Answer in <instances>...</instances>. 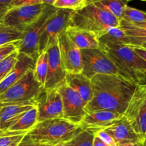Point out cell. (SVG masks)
Listing matches in <instances>:
<instances>
[{
  "mask_svg": "<svg viewBox=\"0 0 146 146\" xmlns=\"http://www.w3.org/2000/svg\"><path fill=\"white\" fill-rule=\"evenodd\" d=\"M140 46L143 47V48H146V43H143V44H141V45H140Z\"/></svg>",
  "mask_w": 146,
  "mask_h": 146,
  "instance_id": "44",
  "label": "cell"
},
{
  "mask_svg": "<svg viewBox=\"0 0 146 146\" xmlns=\"http://www.w3.org/2000/svg\"><path fill=\"white\" fill-rule=\"evenodd\" d=\"M92 3L97 7L107 10L121 21L125 8L127 6L128 1L127 0H99Z\"/></svg>",
  "mask_w": 146,
  "mask_h": 146,
  "instance_id": "22",
  "label": "cell"
},
{
  "mask_svg": "<svg viewBox=\"0 0 146 146\" xmlns=\"http://www.w3.org/2000/svg\"><path fill=\"white\" fill-rule=\"evenodd\" d=\"M57 9L53 6L47 5L40 18L22 31V36L18 46L19 52L24 53L31 56L35 61L37 60L40 54L39 41L43 26L47 19Z\"/></svg>",
  "mask_w": 146,
  "mask_h": 146,
  "instance_id": "9",
  "label": "cell"
},
{
  "mask_svg": "<svg viewBox=\"0 0 146 146\" xmlns=\"http://www.w3.org/2000/svg\"><path fill=\"white\" fill-rule=\"evenodd\" d=\"M35 106L34 103L7 105L0 107V131H7L27 111Z\"/></svg>",
  "mask_w": 146,
  "mask_h": 146,
  "instance_id": "18",
  "label": "cell"
},
{
  "mask_svg": "<svg viewBox=\"0 0 146 146\" xmlns=\"http://www.w3.org/2000/svg\"><path fill=\"white\" fill-rule=\"evenodd\" d=\"M14 0H0V22L7 14V11L11 8V4Z\"/></svg>",
  "mask_w": 146,
  "mask_h": 146,
  "instance_id": "33",
  "label": "cell"
},
{
  "mask_svg": "<svg viewBox=\"0 0 146 146\" xmlns=\"http://www.w3.org/2000/svg\"><path fill=\"white\" fill-rule=\"evenodd\" d=\"M100 49L135 84L142 82L146 75V61L129 46L121 43L99 40Z\"/></svg>",
  "mask_w": 146,
  "mask_h": 146,
  "instance_id": "3",
  "label": "cell"
},
{
  "mask_svg": "<svg viewBox=\"0 0 146 146\" xmlns=\"http://www.w3.org/2000/svg\"><path fill=\"white\" fill-rule=\"evenodd\" d=\"M94 138V133L83 129L72 139L64 143V145L65 146H93Z\"/></svg>",
  "mask_w": 146,
  "mask_h": 146,
  "instance_id": "27",
  "label": "cell"
},
{
  "mask_svg": "<svg viewBox=\"0 0 146 146\" xmlns=\"http://www.w3.org/2000/svg\"><path fill=\"white\" fill-rule=\"evenodd\" d=\"M27 132L0 131V146H17Z\"/></svg>",
  "mask_w": 146,
  "mask_h": 146,
  "instance_id": "25",
  "label": "cell"
},
{
  "mask_svg": "<svg viewBox=\"0 0 146 146\" xmlns=\"http://www.w3.org/2000/svg\"><path fill=\"white\" fill-rule=\"evenodd\" d=\"M47 6L40 4L12 7L7 11L1 22L22 32L40 18Z\"/></svg>",
  "mask_w": 146,
  "mask_h": 146,
  "instance_id": "10",
  "label": "cell"
},
{
  "mask_svg": "<svg viewBox=\"0 0 146 146\" xmlns=\"http://www.w3.org/2000/svg\"><path fill=\"white\" fill-rule=\"evenodd\" d=\"M22 32L0 22V46L20 40Z\"/></svg>",
  "mask_w": 146,
  "mask_h": 146,
  "instance_id": "24",
  "label": "cell"
},
{
  "mask_svg": "<svg viewBox=\"0 0 146 146\" xmlns=\"http://www.w3.org/2000/svg\"><path fill=\"white\" fill-rule=\"evenodd\" d=\"M18 50L10 55L0 62V83L7 77L10 71L14 68L18 58Z\"/></svg>",
  "mask_w": 146,
  "mask_h": 146,
  "instance_id": "29",
  "label": "cell"
},
{
  "mask_svg": "<svg viewBox=\"0 0 146 146\" xmlns=\"http://www.w3.org/2000/svg\"><path fill=\"white\" fill-rule=\"evenodd\" d=\"M44 88L34 78V70H29L0 96V107L26 102L35 104V100Z\"/></svg>",
  "mask_w": 146,
  "mask_h": 146,
  "instance_id": "5",
  "label": "cell"
},
{
  "mask_svg": "<svg viewBox=\"0 0 146 146\" xmlns=\"http://www.w3.org/2000/svg\"><path fill=\"white\" fill-rule=\"evenodd\" d=\"M123 115L130 123L143 145L146 141V85L137 84Z\"/></svg>",
  "mask_w": 146,
  "mask_h": 146,
  "instance_id": "7",
  "label": "cell"
},
{
  "mask_svg": "<svg viewBox=\"0 0 146 146\" xmlns=\"http://www.w3.org/2000/svg\"><path fill=\"white\" fill-rule=\"evenodd\" d=\"M38 123L37 110L35 106L25 113L9 129L8 131H19L27 132L31 131Z\"/></svg>",
  "mask_w": 146,
  "mask_h": 146,
  "instance_id": "21",
  "label": "cell"
},
{
  "mask_svg": "<svg viewBox=\"0 0 146 146\" xmlns=\"http://www.w3.org/2000/svg\"><path fill=\"white\" fill-rule=\"evenodd\" d=\"M46 51L48 56V68L44 88L55 89L65 81L67 75L60 57L58 39Z\"/></svg>",
  "mask_w": 146,
  "mask_h": 146,
  "instance_id": "14",
  "label": "cell"
},
{
  "mask_svg": "<svg viewBox=\"0 0 146 146\" xmlns=\"http://www.w3.org/2000/svg\"><path fill=\"white\" fill-rule=\"evenodd\" d=\"M139 56L141 58H143L144 61H146V48L140 46H133V45H127Z\"/></svg>",
  "mask_w": 146,
  "mask_h": 146,
  "instance_id": "35",
  "label": "cell"
},
{
  "mask_svg": "<svg viewBox=\"0 0 146 146\" xmlns=\"http://www.w3.org/2000/svg\"><path fill=\"white\" fill-rule=\"evenodd\" d=\"M81 55L82 60V74L90 79L97 74H105L115 76L134 83L119 69L107 54L100 48L82 49L81 50Z\"/></svg>",
  "mask_w": 146,
  "mask_h": 146,
  "instance_id": "6",
  "label": "cell"
},
{
  "mask_svg": "<svg viewBox=\"0 0 146 146\" xmlns=\"http://www.w3.org/2000/svg\"><path fill=\"white\" fill-rule=\"evenodd\" d=\"M56 0H42V3L47 5H51L53 6L54 3L55 2Z\"/></svg>",
  "mask_w": 146,
  "mask_h": 146,
  "instance_id": "39",
  "label": "cell"
},
{
  "mask_svg": "<svg viewBox=\"0 0 146 146\" xmlns=\"http://www.w3.org/2000/svg\"><path fill=\"white\" fill-rule=\"evenodd\" d=\"M36 61L29 56L19 52L18 58L14 68L5 78L0 83V96L9 87L24 76L29 70H34Z\"/></svg>",
  "mask_w": 146,
  "mask_h": 146,
  "instance_id": "16",
  "label": "cell"
},
{
  "mask_svg": "<svg viewBox=\"0 0 146 146\" xmlns=\"http://www.w3.org/2000/svg\"><path fill=\"white\" fill-rule=\"evenodd\" d=\"M38 123L49 119L63 118V104L57 88H44L35 100Z\"/></svg>",
  "mask_w": 146,
  "mask_h": 146,
  "instance_id": "11",
  "label": "cell"
},
{
  "mask_svg": "<svg viewBox=\"0 0 146 146\" xmlns=\"http://www.w3.org/2000/svg\"><path fill=\"white\" fill-rule=\"evenodd\" d=\"M65 33L80 50L100 48L98 37L94 33L71 26L66 29Z\"/></svg>",
  "mask_w": 146,
  "mask_h": 146,
  "instance_id": "20",
  "label": "cell"
},
{
  "mask_svg": "<svg viewBox=\"0 0 146 146\" xmlns=\"http://www.w3.org/2000/svg\"><path fill=\"white\" fill-rule=\"evenodd\" d=\"M120 25V20L111 13L90 2L83 8L73 11L70 26L94 33L99 38L110 27Z\"/></svg>",
  "mask_w": 146,
  "mask_h": 146,
  "instance_id": "4",
  "label": "cell"
},
{
  "mask_svg": "<svg viewBox=\"0 0 146 146\" xmlns=\"http://www.w3.org/2000/svg\"><path fill=\"white\" fill-rule=\"evenodd\" d=\"M141 1H146V0H141Z\"/></svg>",
  "mask_w": 146,
  "mask_h": 146,
  "instance_id": "46",
  "label": "cell"
},
{
  "mask_svg": "<svg viewBox=\"0 0 146 146\" xmlns=\"http://www.w3.org/2000/svg\"><path fill=\"white\" fill-rule=\"evenodd\" d=\"M94 135H95V136H97L98 138H100L103 142L107 144V145H108L109 146H117L113 137H112L108 133L103 131V130L95 132L94 133Z\"/></svg>",
  "mask_w": 146,
  "mask_h": 146,
  "instance_id": "32",
  "label": "cell"
},
{
  "mask_svg": "<svg viewBox=\"0 0 146 146\" xmlns=\"http://www.w3.org/2000/svg\"><path fill=\"white\" fill-rule=\"evenodd\" d=\"M48 68V56L47 51L40 53L35 62L34 76L35 79L44 86Z\"/></svg>",
  "mask_w": 146,
  "mask_h": 146,
  "instance_id": "23",
  "label": "cell"
},
{
  "mask_svg": "<svg viewBox=\"0 0 146 146\" xmlns=\"http://www.w3.org/2000/svg\"><path fill=\"white\" fill-rule=\"evenodd\" d=\"M139 84H145V85H146V75H145V76L144 77V78L143 79L142 82Z\"/></svg>",
  "mask_w": 146,
  "mask_h": 146,
  "instance_id": "41",
  "label": "cell"
},
{
  "mask_svg": "<svg viewBox=\"0 0 146 146\" xmlns=\"http://www.w3.org/2000/svg\"><path fill=\"white\" fill-rule=\"evenodd\" d=\"M93 146H109L108 145L103 142L100 138L94 135V141H93Z\"/></svg>",
  "mask_w": 146,
  "mask_h": 146,
  "instance_id": "37",
  "label": "cell"
},
{
  "mask_svg": "<svg viewBox=\"0 0 146 146\" xmlns=\"http://www.w3.org/2000/svg\"><path fill=\"white\" fill-rule=\"evenodd\" d=\"M57 89L62 100L63 118L80 125L86 114L85 105L82 100L74 90L68 86L65 81Z\"/></svg>",
  "mask_w": 146,
  "mask_h": 146,
  "instance_id": "12",
  "label": "cell"
},
{
  "mask_svg": "<svg viewBox=\"0 0 146 146\" xmlns=\"http://www.w3.org/2000/svg\"><path fill=\"white\" fill-rule=\"evenodd\" d=\"M17 146H41V145L32 141L30 138H29L28 137L25 135L24 138L21 140V142L18 144Z\"/></svg>",
  "mask_w": 146,
  "mask_h": 146,
  "instance_id": "36",
  "label": "cell"
},
{
  "mask_svg": "<svg viewBox=\"0 0 146 146\" xmlns=\"http://www.w3.org/2000/svg\"><path fill=\"white\" fill-rule=\"evenodd\" d=\"M119 146H143L141 143H125Z\"/></svg>",
  "mask_w": 146,
  "mask_h": 146,
  "instance_id": "40",
  "label": "cell"
},
{
  "mask_svg": "<svg viewBox=\"0 0 146 146\" xmlns=\"http://www.w3.org/2000/svg\"><path fill=\"white\" fill-rule=\"evenodd\" d=\"M103 131L113 137L117 146L125 143H141L139 137L124 116Z\"/></svg>",
  "mask_w": 146,
  "mask_h": 146,
  "instance_id": "17",
  "label": "cell"
},
{
  "mask_svg": "<svg viewBox=\"0 0 146 146\" xmlns=\"http://www.w3.org/2000/svg\"><path fill=\"white\" fill-rule=\"evenodd\" d=\"M98 40L127 44V36L120 27H110Z\"/></svg>",
  "mask_w": 146,
  "mask_h": 146,
  "instance_id": "26",
  "label": "cell"
},
{
  "mask_svg": "<svg viewBox=\"0 0 146 146\" xmlns=\"http://www.w3.org/2000/svg\"><path fill=\"white\" fill-rule=\"evenodd\" d=\"M133 25H135V27H139V28H140V29H143L146 30V21H145V22L139 23V24H133Z\"/></svg>",
  "mask_w": 146,
  "mask_h": 146,
  "instance_id": "38",
  "label": "cell"
},
{
  "mask_svg": "<svg viewBox=\"0 0 146 146\" xmlns=\"http://www.w3.org/2000/svg\"><path fill=\"white\" fill-rule=\"evenodd\" d=\"M60 57L67 74H79L82 71L81 50L69 38L65 31L58 36Z\"/></svg>",
  "mask_w": 146,
  "mask_h": 146,
  "instance_id": "13",
  "label": "cell"
},
{
  "mask_svg": "<svg viewBox=\"0 0 146 146\" xmlns=\"http://www.w3.org/2000/svg\"><path fill=\"white\" fill-rule=\"evenodd\" d=\"M40 4H43L42 0H14L11 4V8L20 6L34 5Z\"/></svg>",
  "mask_w": 146,
  "mask_h": 146,
  "instance_id": "34",
  "label": "cell"
},
{
  "mask_svg": "<svg viewBox=\"0 0 146 146\" xmlns=\"http://www.w3.org/2000/svg\"><path fill=\"white\" fill-rule=\"evenodd\" d=\"M122 20L133 24L145 22L146 21V12L127 6L125 8Z\"/></svg>",
  "mask_w": 146,
  "mask_h": 146,
  "instance_id": "28",
  "label": "cell"
},
{
  "mask_svg": "<svg viewBox=\"0 0 146 146\" xmlns=\"http://www.w3.org/2000/svg\"><path fill=\"white\" fill-rule=\"evenodd\" d=\"M123 116L117 113L105 110L92 111L86 113L80 125L82 129L88 130L94 133L97 131L110 127L121 119Z\"/></svg>",
  "mask_w": 146,
  "mask_h": 146,
  "instance_id": "15",
  "label": "cell"
},
{
  "mask_svg": "<svg viewBox=\"0 0 146 146\" xmlns=\"http://www.w3.org/2000/svg\"><path fill=\"white\" fill-rule=\"evenodd\" d=\"M41 146H65L64 144H59V145H41Z\"/></svg>",
  "mask_w": 146,
  "mask_h": 146,
  "instance_id": "42",
  "label": "cell"
},
{
  "mask_svg": "<svg viewBox=\"0 0 146 146\" xmlns=\"http://www.w3.org/2000/svg\"><path fill=\"white\" fill-rule=\"evenodd\" d=\"M65 82L68 86L78 94L86 106L93 96L91 79L87 78L82 73L67 74Z\"/></svg>",
  "mask_w": 146,
  "mask_h": 146,
  "instance_id": "19",
  "label": "cell"
},
{
  "mask_svg": "<svg viewBox=\"0 0 146 146\" xmlns=\"http://www.w3.org/2000/svg\"><path fill=\"white\" fill-rule=\"evenodd\" d=\"M82 130L79 124L58 118L38 123L26 135L40 145H56L66 143Z\"/></svg>",
  "mask_w": 146,
  "mask_h": 146,
  "instance_id": "2",
  "label": "cell"
},
{
  "mask_svg": "<svg viewBox=\"0 0 146 146\" xmlns=\"http://www.w3.org/2000/svg\"><path fill=\"white\" fill-rule=\"evenodd\" d=\"M19 43L20 40H18V41H14V42L0 46V62L5 58H7L9 55L12 54L14 51H17Z\"/></svg>",
  "mask_w": 146,
  "mask_h": 146,
  "instance_id": "31",
  "label": "cell"
},
{
  "mask_svg": "<svg viewBox=\"0 0 146 146\" xmlns=\"http://www.w3.org/2000/svg\"><path fill=\"white\" fill-rule=\"evenodd\" d=\"M73 10L57 9L50 16L43 26L39 41L40 53L46 51L58 39V36L64 32L70 25Z\"/></svg>",
  "mask_w": 146,
  "mask_h": 146,
  "instance_id": "8",
  "label": "cell"
},
{
  "mask_svg": "<svg viewBox=\"0 0 146 146\" xmlns=\"http://www.w3.org/2000/svg\"><path fill=\"white\" fill-rule=\"evenodd\" d=\"M99 1V0H89V2L88 3H90V2H94V1ZM127 1H132V0H127Z\"/></svg>",
  "mask_w": 146,
  "mask_h": 146,
  "instance_id": "43",
  "label": "cell"
},
{
  "mask_svg": "<svg viewBox=\"0 0 146 146\" xmlns=\"http://www.w3.org/2000/svg\"><path fill=\"white\" fill-rule=\"evenodd\" d=\"M143 146H146V141H145V143L144 144H143Z\"/></svg>",
  "mask_w": 146,
  "mask_h": 146,
  "instance_id": "45",
  "label": "cell"
},
{
  "mask_svg": "<svg viewBox=\"0 0 146 146\" xmlns=\"http://www.w3.org/2000/svg\"><path fill=\"white\" fill-rule=\"evenodd\" d=\"M93 96L85 112L105 110L123 115L137 84L112 75L97 74L91 78Z\"/></svg>",
  "mask_w": 146,
  "mask_h": 146,
  "instance_id": "1",
  "label": "cell"
},
{
  "mask_svg": "<svg viewBox=\"0 0 146 146\" xmlns=\"http://www.w3.org/2000/svg\"><path fill=\"white\" fill-rule=\"evenodd\" d=\"M89 0H56L53 7L57 9H66L77 11L87 5Z\"/></svg>",
  "mask_w": 146,
  "mask_h": 146,
  "instance_id": "30",
  "label": "cell"
}]
</instances>
